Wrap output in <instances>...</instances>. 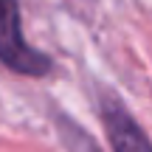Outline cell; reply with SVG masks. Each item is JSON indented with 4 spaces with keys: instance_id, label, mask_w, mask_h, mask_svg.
<instances>
[{
    "instance_id": "obj_2",
    "label": "cell",
    "mask_w": 152,
    "mask_h": 152,
    "mask_svg": "<svg viewBox=\"0 0 152 152\" xmlns=\"http://www.w3.org/2000/svg\"><path fill=\"white\" fill-rule=\"evenodd\" d=\"M102 121H104V132H107L113 152H152V141L144 132V127L118 102L107 99L102 104Z\"/></svg>"
},
{
    "instance_id": "obj_1",
    "label": "cell",
    "mask_w": 152,
    "mask_h": 152,
    "mask_svg": "<svg viewBox=\"0 0 152 152\" xmlns=\"http://www.w3.org/2000/svg\"><path fill=\"white\" fill-rule=\"evenodd\" d=\"M0 62L20 76H48L54 68L51 56L26 42L17 0H0Z\"/></svg>"
}]
</instances>
